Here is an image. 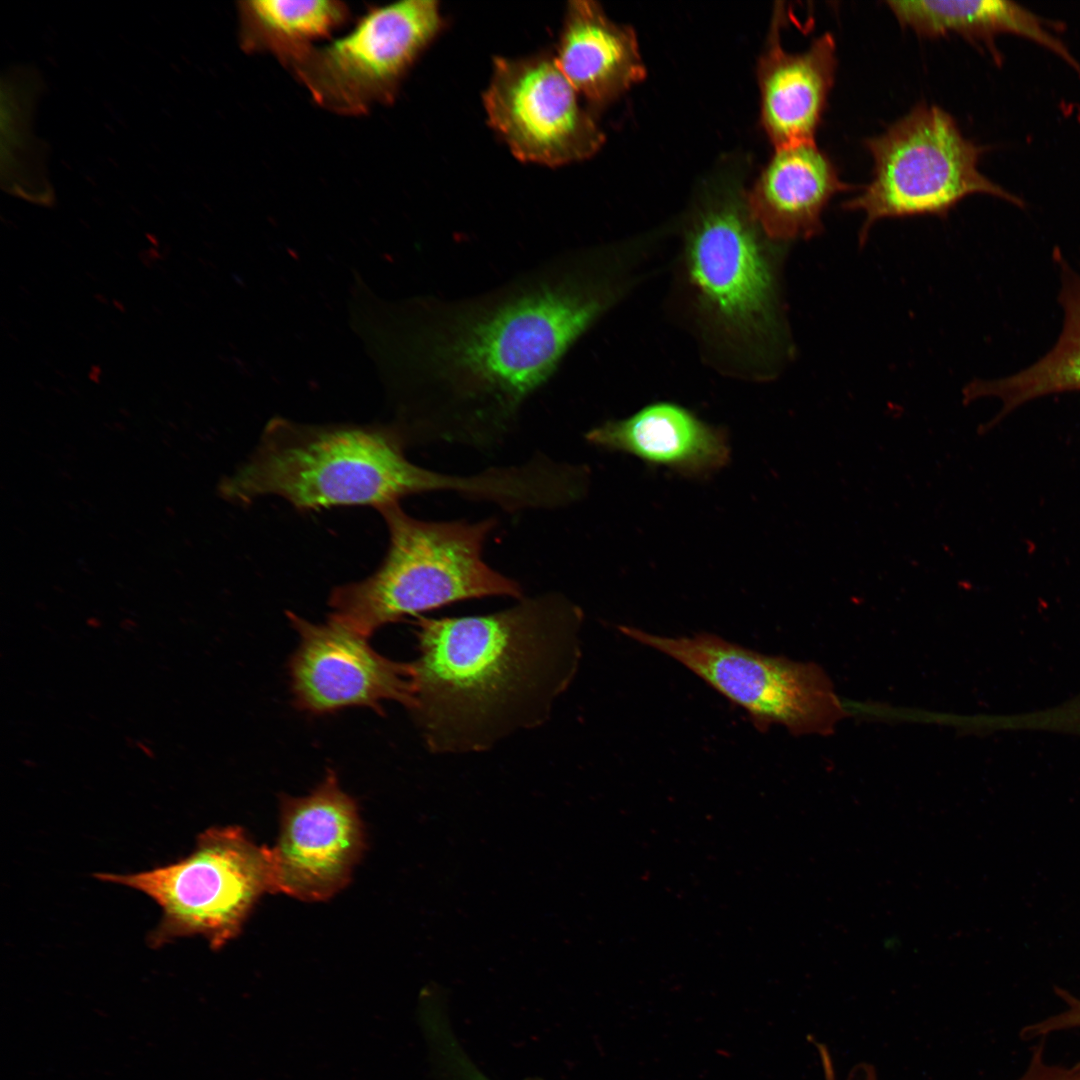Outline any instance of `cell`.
I'll return each instance as SVG.
<instances>
[{
    "mask_svg": "<svg viewBox=\"0 0 1080 1080\" xmlns=\"http://www.w3.org/2000/svg\"><path fill=\"white\" fill-rule=\"evenodd\" d=\"M607 264L566 250L474 295L385 304L377 351L410 439L500 445L610 306Z\"/></svg>",
    "mask_w": 1080,
    "mask_h": 1080,
    "instance_id": "obj_1",
    "label": "cell"
},
{
    "mask_svg": "<svg viewBox=\"0 0 1080 1080\" xmlns=\"http://www.w3.org/2000/svg\"><path fill=\"white\" fill-rule=\"evenodd\" d=\"M583 618L560 592L489 614L415 617L409 712L426 747L484 752L543 725L577 674Z\"/></svg>",
    "mask_w": 1080,
    "mask_h": 1080,
    "instance_id": "obj_2",
    "label": "cell"
},
{
    "mask_svg": "<svg viewBox=\"0 0 1080 1080\" xmlns=\"http://www.w3.org/2000/svg\"><path fill=\"white\" fill-rule=\"evenodd\" d=\"M401 424L307 425L272 419L247 462L221 486L222 495L248 504L275 495L300 510L369 505L376 509L425 493L477 501L487 490L481 472L452 474L411 462Z\"/></svg>",
    "mask_w": 1080,
    "mask_h": 1080,
    "instance_id": "obj_3",
    "label": "cell"
},
{
    "mask_svg": "<svg viewBox=\"0 0 1080 1080\" xmlns=\"http://www.w3.org/2000/svg\"><path fill=\"white\" fill-rule=\"evenodd\" d=\"M389 532V547L369 577L337 586L329 618L369 638L408 616L485 597H523L521 584L490 566L484 547L498 521L422 520L399 503L377 509Z\"/></svg>",
    "mask_w": 1080,
    "mask_h": 1080,
    "instance_id": "obj_4",
    "label": "cell"
},
{
    "mask_svg": "<svg viewBox=\"0 0 1080 1080\" xmlns=\"http://www.w3.org/2000/svg\"><path fill=\"white\" fill-rule=\"evenodd\" d=\"M873 159L871 181L842 204L861 211L864 245L876 222L922 215L945 217L965 197L988 194L1017 206L1022 200L983 175L984 152L966 138L955 119L935 105L921 103L882 134L864 140Z\"/></svg>",
    "mask_w": 1080,
    "mask_h": 1080,
    "instance_id": "obj_5",
    "label": "cell"
},
{
    "mask_svg": "<svg viewBox=\"0 0 1080 1080\" xmlns=\"http://www.w3.org/2000/svg\"><path fill=\"white\" fill-rule=\"evenodd\" d=\"M94 876L140 891L161 908L160 922L148 936L152 948L201 936L220 949L240 933L258 899L272 892L269 848L238 826L207 829L193 851L174 863Z\"/></svg>",
    "mask_w": 1080,
    "mask_h": 1080,
    "instance_id": "obj_6",
    "label": "cell"
},
{
    "mask_svg": "<svg viewBox=\"0 0 1080 1080\" xmlns=\"http://www.w3.org/2000/svg\"><path fill=\"white\" fill-rule=\"evenodd\" d=\"M619 629L689 669L742 708L759 731L781 725L794 735H824L847 716L832 682L816 664L765 655L709 633L668 637L629 626Z\"/></svg>",
    "mask_w": 1080,
    "mask_h": 1080,
    "instance_id": "obj_7",
    "label": "cell"
},
{
    "mask_svg": "<svg viewBox=\"0 0 1080 1080\" xmlns=\"http://www.w3.org/2000/svg\"><path fill=\"white\" fill-rule=\"evenodd\" d=\"M442 25L434 0L370 7L345 36L311 47L287 68L319 106L359 116L394 101L407 72Z\"/></svg>",
    "mask_w": 1080,
    "mask_h": 1080,
    "instance_id": "obj_8",
    "label": "cell"
},
{
    "mask_svg": "<svg viewBox=\"0 0 1080 1080\" xmlns=\"http://www.w3.org/2000/svg\"><path fill=\"white\" fill-rule=\"evenodd\" d=\"M762 236L745 196L729 194L700 211L686 241L687 275L698 300L720 325L749 337L777 324L776 278Z\"/></svg>",
    "mask_w": 1080,
    "mask_h": 1080,
    "instance_id": "obj_9",
    "label": "cell"
},
{
    "mask_svg": "<svg viewBox=\"0 0 1080 1080\" xmlns=\"http://www.w3.org/2000/svg\"><path fill=\"white\" fill-rule=\"evenodd\" d=\"M547 54L496 57L484 93L490 126L520 160L557 166L594 155L604 133Z\"/></svg>",
    "mask_w": 1080,
    "mask_h": 1080,
    "instance_id": "obj_10",
    "label": "cell"
},
{
    "mask_svg": "<svg viewBox=\"0 0 1080 1080\" xmlns=\"http://www.w3.org/2000/svg\"><path fill=\"white\" fill-rule=\"evenodd\" d=\"M364 848L358 805L329 768L308 795L281 797L279 835L269 848L272 892L327 900L349 883Z\"/></svg>",
    "mask_w": 1080,
    "mask_h": 1080,
    "instance_id": "obj_11",
    "label": "cell"
},
{
    "mask_svg": "<svg viewBox=\"0 0 1080 1080\" xmlns=\"http://www.w3.org/2000/svg\"><path fill=\"white\" fill-rule=\"evenodd\" d=\"M299 635L288 668L295 706L313 715L347 707H368L383 714V701H396L408 711L414 691L411 663L379 654L367 637L329 618L313 623L287 611Z\"/></svg>",
    "mask_w": 1080,
    "mask_h": 1080,
    "instance_id": "obj_12",
    "label": "cell"
},
{
    "mask_svg": "<svg viewBox=\"0 0 1080 1080\" xmlns=\"http://www.w3.org/2000/svg\"><path fill=\"white\" fill-rule=\"evenodd\" d=\"M779 9L758 65L761 122L775 149L815 143L837 70L836 42L825 33L800 53L780 43Z\"/></svg>",
    "mask_w": 1080,
    "mask_h": 1080,
    "instance_id": "obj_13",
    "label": "cell"
},
{
    "mask_svg": "<svg viewBox=\"0 0 1080 1080\" xmlns=\"http://www.w3.org/2000/svg\"><path fill=\"white\" fill-rule=\"evenodd\" d=\"M852 188L841 180L831 158L815 143H807L775 149L745 199L767 238L790 241L820 234L829 202Z\"/></svg>",
    "mask_w": 1080,
    "mask_h": 1080,
    "instance_id": "obj_14",
    "label": "cell"
},
{
    "mask_svg": "<svg viewBox=\"0 0 1080 1080\" xmlns=\"http://www.w3.org/2000/svg\"><path fill=\"white\" fill-rule=\"evenodd\" d=\"M590 445L623 452L687 477H704L730 458L727 433L669 402L643 407L624 419L608 420L588 430Z\"/></svg>",
    "mask_w": 1080,
    "mask_h": 1080,
    "instance_id": "obj_15",
    "label": "cell"
},
{
    "mask_svg": "<svg viewBox=\"0 0 1080 1080\" xmlns=\"http://www.w3.org/2000/svg\"><path fill=\"white\" fill-rule=\"evenodd\" d=\"M554 57L577 93L598 108L646 75L633 28L614 23L589 0L568 3Z\"/></svg>",
    "mask_w": 1080,
    "mask_h": 1080,
    "instance_id": "obj_16",
    "label": "cell"
},
{
    "mask_svg": "<svg viewBox=\"0 0 1080 1080\" xmlns=\"http://www.w3.org/2000/svg\"><path fill=\"white\" fill-rule=\"evenodd\" d=\"M898 23L920 37L958 34L984 47L997 64L1001 55L995 39L1001 34L1027 38L1061 57L1080 75V63L1045 22L1030 10L1002 0L887 1Z\"/></svg>",
    "mask_w": 1080,
    "mask_h": 1080,
    "instance_id": "obj_17",
    "label": "cell"
},
{
    "mask_svg": "<svg viewBox=\"0 0 1080 1080\" xmlns=\"http://www.w3.org/2000/svg\"><path fill=\"white\" fill-rule=\"evenodd\" d=\"M1061 289L1058 301L1063 309V327L1053 348L1031 366L994 380L975 379L963 391V402L981 398L1001 402L999 412L982 426L988 432L1019 406L1045 395L1080 390V265L1072 268L1059 262ZM981 432V433H982Z\"/></svg>",
    "mask_w": 1080,
    "mask_h": 1080,
    "instance_id": "obj_18",
    "label": "cell"
},
{
    "mask_svg": "<svg viewBox=\"0 0 1080 1080\" xmlns=\"http://www.w3.org/2000/svg\"><path fill=\"white\" fill-rule=\"evenodd\" d=\"M238 12L241 48L270 53L286 67L350 18L349 7L338 0H244Z\"/></svg>",
    "mask_w": 1080,
    "mask_h": 1080,
    "instance_id": "obj_19",
    "label": "cell"
},
{
    "mask_svg": "<svg viewBox=\"0 0 1080 1080\" xmlns=\"http://www.w3.org/2000/svg\"><path fill=\"white\" fill-rule=\"evenodd\" d=\"M424 1030L441 1080H492L466 1053L446 1014L432 1016Z\"/></svg>",
    "mask_w": 1080,
    "mask_h": 1080,
    "instance_id": "obj_20",
    "label": "cell"
},
{
    "mask_svg": "<svg viewBox=\"0 0 1080 1080\" xmlns=\"http://www.w3.org/2000/svg\"><path fill=\"white\" fill-rule=\"evenodd\" d=\"M1056 992L1064 1001L1066 1009L1040 1023L1026 1027L1023 1031L1025 1037H1037L1054 1031L1080 1027V998L1062 989L1057 988Z\"/></svg>",
    "mask_w": 1080,
    "mask_h": 1080,
    "instance_id": "obj_21",
    "label": "cell"
},
{
    "mask_svg": "<svg viewBox=\"0 0 1080 1080\" xmlns=\"http://www.w3.org/2000/svg\"><path fill=\"white\" fill-rule=\"evenodd\" d=\"M1016 1080H1080V1063L1072 1067L1048 1064L1043 1056V1046L1034 1049L1026 1071Z\"/></svg>",
    "mask_w": 1080,
    "mask_h": 1080,
    "instance_id": "obj_22",
    "label": "cell"
},
{
    "mask_svg": "<svg viewBox=\"0 0 1080 1080\" xmlns=\"http://www.w3.org/2000/svg\"><path fill=\"white\" fill-rule=\"evenodd\" d=\"M819 1058L823 1069L824 1080H837L836 1071L830 1052L823 1044H817ZM846 1080H878L874 1067L869 1064H858L849 1072Z\"/></svg>",
    "mask_w": 1080,
    "mask_h": 1080,
    "instance_id": "obj_23",
    "label": "cell"
}]
</instances>
